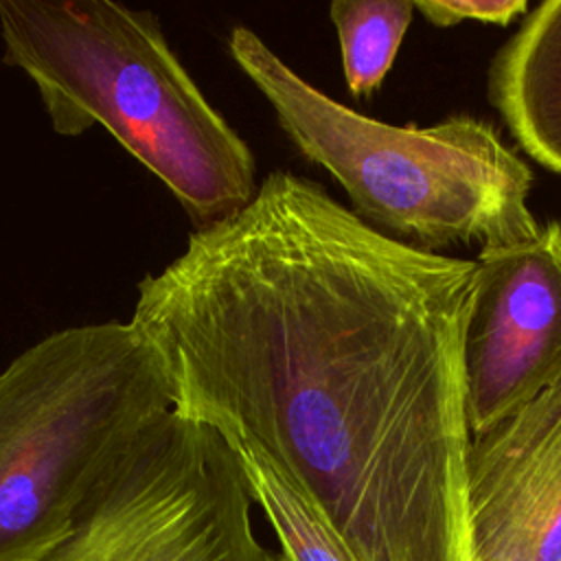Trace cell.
<instances>
[{
	"mask_svg": "<svg viewBox=\"0 0 561 561\" xmlns=\"http://www.w3.org/2000/svg\"><path fill=\"white\" fill-rule=\"evenodd\" d=\"M476 259L270 171L136 285L173 410L263 447L355 561H471L465 333Z\"/></svg>",
	"mask_w": 561,
	"mask_h": 561,
	"instance_id": "obj_1",
	"label": "cell"
},
{
	"mask_svg": "<svg viewBox=\"0 0 561 561\" xmlns=\"http://www.w3.org/2000/svg\"><path fill=\"white\" fill-rule=\"evenodd\" d=\"M0 39L2 61L33 81L55 134L107 129L193 228L254 197V151L188 75L153 11L110 0H0Z\"/></svg>",
	"mask_w": 561,
	"mask_h": 561,
	"instance_id": "obj_2",
	"label": "cell"
},
{
	"mask_svg": "<svg viewBox=\"0 0 561 561\" xmlns=\"http://www.w3.org/2000/svg\"><path fill=\"white\" fill-rule=\"evenodd\" d=\"M226 48L291 147L346 191L364 221L427 250L539 232L528 206L533 171L486 121L454 114L430 127L390 125L324 94L243 24L230 28Z\"/></svg>",
	"mask_w": 561,
	"mask_h": 561,
	"instance_id": "obj_3",
	"label": "cell"
},
{
	"mask_svg": "<svg viewBox=\"0 0 561 561\" xmlns=\"http://www.w3.org/2000/svg\"><path fill=\"white\" fill-rule=\"evenodd\" d=\"M173 408L153 348L118 320L53 331L0 370V561H37L121 449Z\"/></svg>",
	"mask_w": 561,
	"mask_h": 561,
	"instance_id": "obj_4",
	"label": "cell"
},
{
	"mask_svg": "<svg viewBox=\"0 0 561 561\" xmlns=\"http://www.w3.org/2000/svg\"><path fill=\"white\" fill-rule=\"evenodd\" d=\"M252 504L226 436L171 408L121 449L37 561H280L256 537Z\"/></svg>",
	"mask_w": 561,
	"mask_h": 561,
	"instance_id": "obj_5",
	"label": "cell"
},
{
	"mask_svg": "<svg viewBox=\"0 0 561 561\" xmlns=\"http://www.w3.org/2000/svg\"><path fill=\"white\" fill-rule=\"evenodd\" d=\"M465 333V399L480 434L561 381V221L484 245Z\"/></svg>",
	"mask_w": 561,
	"mask_h": 561,
	"instance_id": "obj_6",
	"label": "cell"
},
{
	"mask_svg": "<svg viewBox=\"0 0 561 561\" xmlns=\"http://www.w3.org/2000/svg\"><path fill=\"white\" fill-rule=\"evenodd\" d=\"M471 561H561V381L467 454Z\"/></svg>",
	"mask_w": 561,
	"mask_h": 561,
	"instance_id": "obj_7",
	"label": "cell"
},
{
	"mask_svg": "<svg viewBox=\"0 0 561 561\" xmlns=\"http://www.w3.org/2000/svg\"><path fill=\"white\" fill-rule=\"evenodd\" d=\"M489 99L517 145L561 175V0L537 4L495 53Z\"/></svg>",
	"mask_w": 561,
	"mask_h": 561,
	"instance_id": "obj_8",
	"label": "cell"
},
{
	"mask_svg": "<svg viewBox=\"0 0 561 561\" xmlns=\"http://www.w3.org/2000/svg\"><path fill=\"white\" fill-rule=\"evenodd\" d=\"M221 434L241 462L254 504L278 539L280 561H355L333 528L263 447L243 434Z\"/></svg>",
	"mask_w": 561,
	"mask_h": 561,
	"instance_id": "obj_9",
	"label": "cell"
},
{
	"mask_svg": "<svg viewBox=\"0 0 561 561\" xmlns=\"http://www.w3.org/2000/svg\"><path fill=\"white\" fill-rule=\"evenodd\" d=\"M412 0H335L329 18L340 42L346 88L370 96L383 83L412 22Z\"/></svg>",
	"mask_w": 561,
	"mask_h": 561,
	"instance_id": "obj_10",
	"label": "cell"
},
{
	"mask_svg": "<svg viewBox=\"0 0 561 561\" xmlns=\"http://www.w3.org/2000/svg\"><path fill=\"white\" fill-rule=\"evenodd\" d=\"M414 9L436 26H451L465 20L486 24H508L524 15L526 0H416Z\"/></svg>",
	"mask_w": 561,
	"mask_h": 561,
	"instance_id": "obj_11",
	"label": "cell"
}]
</instances>
